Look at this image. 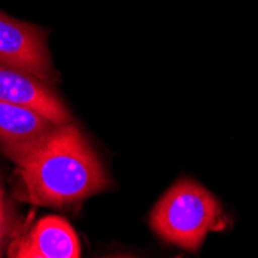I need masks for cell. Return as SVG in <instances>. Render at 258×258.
<instances>
[{
    "label": "cell",
    "instance_id": "cell-1",
    "mask_svg": "<svg viewBox=\"0 0 258 258\" xmlns=\"http://www.w3.org/2000/svg\"><path fill=\"white\" fill-rule=\"evenodd\" d=\"M16 166L17 198L34 206L63 207L110 185L96 152L73 122L57 125Z\"/></svg>",
    "mask_w": 258,
    "mask_h": 258
},
{
    "label": "cell",
    "instance_id": "cell-2",
    "mask_svg": "<svg viewBox=\"0 0 258 258\" xmlns=\"http://www.w3.org/2000/svg\"><path fill=\"white\" fill-rule=\"evenodd\" d=\"M221 203L194 179H179L156 203L150 226L164 241L195 252L210 232L227 227Z\"/></svg>",
    "mask_w": 258,
    "mask_h": 258
},
{
    "label": "cell",
    "instance_id": "cell-3",
    "mask_svg": "<svg viewBox=\"0 0 258 258\" xmlns=\"http://www.w3.org/2000/svg\"><path fill=\"white\" fill-rule=\"evenodd\" d=\"M0 65L22 70L45 82L54 81L46 31L0 11Z\"/></svg>",
    "mask_w": 258,
    "mask_h": 258
},
{
    "label": "cell",
    "instance_id": "cell-4",
    "mask_svg": "<svg viewBox=\"0 0 258 258\" xmlns=\"http://www.w3.org/2000/svg\"><path fill=\"white\" fill-rule=\"evenodd\" d=\"M56 127L34 108L0 101V152L14 164L31 153Z\"/></svg>",
    "mask_w": 258,
    "mask_h": 258
},
{
    "label": "cell",
    "instance_id": "cell-5",
    "mask_svg": "<svg viewBox=\"0 0 258 258\" xmlns=\"http://www.w3.org/2000/svg\"><path fill=\"white\" fill-rule=\"evenodd\" d=\"M0 101L34 108L57 125L72 122V113L48 82L7 65H0Z\"/></svg>",
    "mask_w": 258,
    "mask_h": 258
},
{
    "label": "cell",
    "instance_id": "cell-6",
    "mask_svg": "<svg viewBox=\"0 0 258 258\" xmlns=\"http://www.w3.org/2000/svg\"><path fill=\"white\" fill-rule=\"evenodd\" d=\"M10 256L78 258L81 256V243L68 221L60 217H45L11 241Z\"/></svg>",
    "mask_w": 258,
    "mask_h": 258
},
{
    "label": "cell",
    "instance_id": "cell-7",
    "mask_svg": "<svg viewBox=\"0 0 258 258\" xmlns=\"http://www.w3.org/2000/svg\"><path fill=\"white\" fill-rule=\"evenodd\" d=\"M14 230V209L7 195L2 178H0V256L4 255L5 246L13 237Z\"/></svg>",
    "mask_w": 258,
    "mask_h": 258
}]
</instances>
